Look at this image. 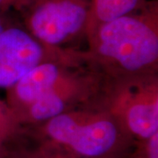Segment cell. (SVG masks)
I'll return each mask as SVG.
<instances>
[{"label": "cell", "instance_id": "9", "mask_svg": "<svg viewBox=\"0 0 158 158\" xmlns=\"http://www.w3.org/2000/svg\"><path fill=\"white\" fill-rule=\"evenodd\" d=\"M19 130H20V125L13 111L6 101L0 99V145L16 135Z\"/></svg>", "mask_w": 158, "mask_h": 158}, {"label": "cell", "instance_id": "6", "mask_svg": "<svg viewBox=\"0 0 158 158\" xmlns=\"http://www.w3.org/2000/svg\"><path fill=\"white\" fill-rule=\"evenodd\" d=\"M63 65L51 60H44L26 74L7 90L6 103L17 114L40 97L64 84L69 77ZM18 119V118H17Z\"/></svg>", "mask_w": 158, "mask_h": 158}, {"label": "cell", "instance_id": "12", "mask_svg": "<svg viewBox=\"0 0 158 158\" xmlns=\"http://www.w3.org/2000/svg\"><path fill=\"white\" fill-rule=\"evenodd\" d=\"M31 0H0V13H6L11 7L24 8Z\"/></svg>", "mask_w": 158, "mask_h": 158}, {"label": "cell", "instance_id": "10", "mask_svg": "<svg viewBox=\"0 0 158 158\" xmlns=\"http://www.w3.org/2000/svg\"><path fill=\"white\" fill-rule=\"evenodd\" d=\"M129 158H158V133L147 139L135 141Z\"/></svg>", "mask_w": 158, "mask_h": 158}, {"label": "cell", "instance_id": "13", "mask_svg": "<svg viewBox=\"0 0 158 158\" xmlns=\"http://www.w3.org/2000/svg\"><path fill=\"white\" fill-rule=\"evenodd\" d=\"M10 25V21L6 17V13H0V34Z\"/></svg>", "mask_w": 158, "mask_h": 158}, {"label": "cell", "instance_id": "5", "mask_svg": "<svg viewBox=\"0 0 158 158\" xmlns=\"http://www.w3.org/2000/svg\"><path fill=\"white\" fill-rule=\"evenodd\" d=\"M46 58L45 46L10 25L0 34V89L8 90Z\"/></svg>", "mask_w": 158, "mask_h": 158}, {"label": "cell", "instance_id": "11", "mask_svg": "<svg viewBox=\"0 0 158 158\" xmlns=\"http://www.w3.org/2000/svg\"><path fill=\"white\" fill-rule=\"evenodd\" d=\"M14 158H78L69 155L56 148L40 144L36 149L32 151L19 153Z\"/></svg>", "mask_w": 158, "mask_h": 158}, {"label": "cell", "instance_id": "2", "mask_svg": "<svg viewBox=\"0 0 158 158\" xmlns=\"http://www.w3.org/2000/svg\"><path fill=\"white\" fill-rule=\"evenodd\" d=\"M40 144L78 158H129L135 140L106 109L65 113L38 126Z\"/></svg>", "mask_w": 158, "mask_h": 158}, {"label": "cell", "instance_id": "1", "mask_svg": "<svg viewBox=\"0 0 158 158\" xmlns=\"http://www.w3.org/2000/svg\"><path fill=\"white\" fill-rule=\"evenodd\" d=\"M98 61L123 78L150 76L158 62L157 1L141 0L135 9L87 31Z\"/></svg>", "mask_w": 158, "mask_h": 158}, {"label": "cell", "instance_id": "7", "mask_svg": "<svg viewBox=\"0 0 158 158\" xmlns=\"http://www.w3.org/2000/svg\"><path fill=\"white\" fill-rule=\"evenodd\" d=\"M84 80L71 76L58 88L47 93L17 114L18 121L40 125L68 111L69 106L85 94Z\"/></svg>", "mask_w": 158, "mask_h": 158}, {"label": "cell", "instance_id": "8", "mask_svg": "<svg viewBox=\"0 0 158 158\" xmlns=\"http://www.w3.org/2000/svg\"><path fill=\"white\" fill-rule=\"evenodd\" d=\"M141 0H90V18L86 32L98 24L120 17L135 9Z\"/></svg>", "mask_w": 158, "mask_h": 158}, {"label": "cell", "instance_id": "4", "mask_svg": "<svg viewBox=\"0 0 158 158\" xmlns=\"http://www.w3.org/2000/svg\"><path fill=\"white\" fill-rule=\"evenodd\" d=\"M110 98L107 111L136 140L158 133L157 81L153 77L123 78Z\"/></svg>", "mask_w": 158, "mask_h": 158}, {"label": "cell", "instance_id": "3", "mask_svg": "<svg viewBox=\"0 0 158 158\" xmlns=\"http://www.w3.org/2000/svg\"><path fill=\"white\" fill-rule=\"evenodd\" d=\"M23 9L29 33L45 47H57L86 32L90 0H31Z\"/></svg>", "mask_w": 158, "mask_h": 158}]
</instances>
